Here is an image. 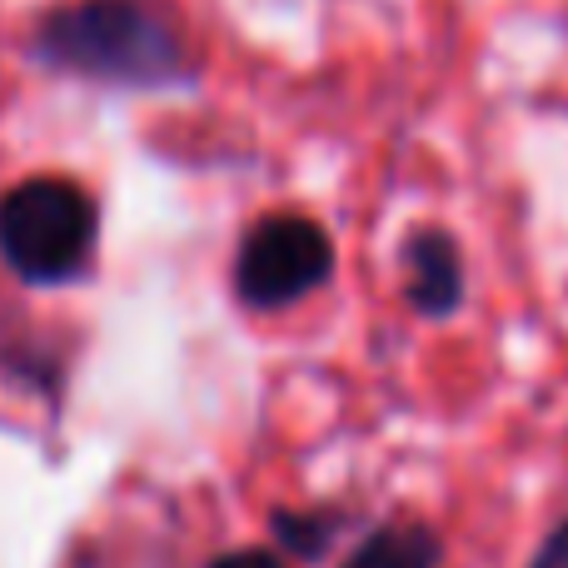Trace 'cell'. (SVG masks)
Returning a JSON list of instances; mask_svg holds the SVG:
<instances>
[{
    "label": "cell",
    "mask_w": 568,
    "mask_h": 568,
    "mask_svg": "<svg viewBox=\"0 0 568 568\" xmlns=\"http://www.w3.org/2000/svg\"><path fill=\"white\" fill-rule=\"evenodd\" d=\"M210 568H284V559H275L270 549H230V554H220Z\"/></svg>",
    "instance_id": "obj_8"
},
{
    "label": "cell",
    "mask_w": 568,
    "mask_h": 568,
    "mask_svg": "<svg viewBox=\"0 0 568 568\" xmlns=\"http://www.w3.org/2000/svg\"><path fill=\"white\" fill-rule=\"evenodd\" d=\"M334 275V245L314 220L270 215L240 240L235 294L250 310H284Z\"/></svg>",
    "instance_id": "obj_3"
},
{
    "label": "cell",
    "mask_w": 568,
    "mask_h": 568,
    "mask_svg": "<svg viewBox=\"0 0 568 568\" xmlns=\"http://www.w3.org/2000/svg\"><path fill=\"white\" fill-rule=\"evenodd\" d=\"M95 200L80 185L40 175L0 200V255L26 284H70L95 255Z\"/></svg>",
    "instance_id": "obj_2"
},
{
    "label": "cell",
    "mask_w": 568,
    "mask_h": 568,
    "mask_svg": "<svg viewBox=\"0 0 568 568\" xmlns=\"http://www.w3.org/2000/svg\"><path fill=\"white\" fill-rule=\"evenodd\" d=\"M444 544L424 524H389L369 534L339 568H439Z\"/></svg>",
    "instance_id": "obj_5"
},
{
    "label": "cell",
    "mask_w": 568,
    "mask_h": 568,
    "mask_svg": "<svg viewBox=\"0 0 568 568\" xmlns=\"http://www.w3.org/2000/svg\"><path fill=\"white\" fill-rule=\"evenodd\" d=\"M404 300L424 320H444L464 304V255L459 240L444 230H414L404 240Z\"/></svg>",
    "instance_id": "obj_4"
},
{
    "label": "cell",
    "mask_w": 568,
    "mask_h": 568,
    "mask_svg": "<svg viewBox=\"0 0 568 568\" xmlns=\"http://www.w3.org/2000/svg\"><path fill=\"white\" fill-rule=\"evenodd\" d=\"M30 55L50 70L125 90L175 85L190 70L175 20L150 0H70L45 10Z\"/></svg>",
    "instance_id": "obj_1"
},
{
    "label": "cell",
    "mask_w": 568,
    "mask_h": 568,
    "mask_svg": "<svg viewBox=\"0 0 568 568\" xmlns=\"http://www.w3.org/2000/svg\"><path fill=\"white\" fill-rule=\"evenodd\" d=\"M334 514H300V509H275V519H270V529H275V539L284 544L290 554H300V559H320L324 549H329L334 539Z\"/></svg>",
    "instance_id": "obj_6"
},
{
    "label": "cell",
    "mask_w": 568,
    "mask_h": 568,
    "mask_svg": "<svg viewBox=\"0 0 568 568\" xmlns=\"http://www.w3.org/2000/svg\"><path fill=\"white\" fill-rule=\"evenodd\" d=\"M529 568H568V519L549 534V539H544V549L534 554Z\"/></svg>",
    "instance_id": "obj_7"
}]
</instances>
